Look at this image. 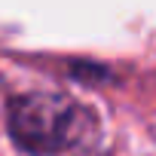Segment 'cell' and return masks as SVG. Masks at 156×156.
Masks as SVG:
<instances>
[{
    "instance_id": "cell-1",
    "label": "cell",
    "mask_w": 156,
    "mask_h": 156,
    "mask_svg": "<svg viewBox=\"0 0 156 156\" xmlns=\"http://www.w3.org/2000/svg\"><path fill=\"white\" fill-rule=\"evenodd\" d=\"M9 135L28 153H61L95 135V116L55 92H28L9 101Z\"/></svg>"
}]
</instances>
